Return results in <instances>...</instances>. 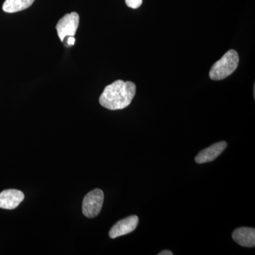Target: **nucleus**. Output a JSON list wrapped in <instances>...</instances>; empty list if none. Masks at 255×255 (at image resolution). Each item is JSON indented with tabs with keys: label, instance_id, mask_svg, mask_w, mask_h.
Here are the masks:
<instances>
[{
	"label": "nucleus",
	"instance_id": "nucleus-1",
	"mask_svg": "<svg viewBox=\"0 0 255 255\" xmlns=\"http://www.w3.org/2000/svg\"><path fill=\"white\" fill-rule=\"evenodd\" d=\"M136 87L132 82L117 80L105 87L100 97V104L110 110L127 108L135 97Z\"/></svg>",
	"mask_w": 255,
	"mask_h": 255
},
{
	"label": "nucleus",
	"instance_id": "nucleus-2",
	"mask_svg": "<svg viewBox=\"0 0 255 255\" xmlns=\"http://www.w3.org/2000/svg\"><path fill=\"white\" fill-rule=\"evenodd\" d=\"M239 63V55L235 50H228L222 58L213 65L210 70V78L221 80L236 71Z\"/></svg>",
	"mask_w": 255,
	"mask_h": 255
},
{
	"label": "nucleus",
	"instance_id": "nucleus-3",
	"mask_svg": "<svg viewBox=\"0 0 255 255\" xmlns=\"http://www.w3.org/2000/svg\"><path fill=\"white\" fill-rule=\"evenodd\" d=\"M104 195L103 191L100 189H96L89 192L85 196L82 202V213L84 216L89 219H93L98 216L103 206Z\"/></svg>",
	"mask_w": 255,
	"mask_h": 255
},
{
	"label": "nucleus",
	"instance_id": "nucleus-4",
	"mask_svg": "<svg viewBox=\"0 0 255 255\" xmlns=\"http://www.w3.org/2000/svg\"><path fill=\"white\" fill-rule=\"evenodd\" d=\"M80 22V16L78 13L67 14L60 18L56 25L57 33L61 41L68 36H74L76 33Z\"/></svg>",
	"mask_w": 255,
	"mask_h": 255
},
{
	"label": "nucleus",
	"instance_id": "nucleus-5",
	"mask_svg": "<svg viewBox=\"0 0 255 255\" xmlns=\"http://www.w3.org/2000/svg\"><path fill=\"white\" fill-rule=\"evenodd\" d=\"M138 222L139 219L137 216H130L121 220L111 228L109 233L110 237L114 239L132 233L137 228Z\"/></svg>",
	"mask_w": 255,
	"mask_h": 255
},
{
	"label": "nucleus",
	"instance_id": "nucleus-6",
	"mask_svg": "<svg viewBox=\"0 0 255 255\" xmlns=\"http://www.w3.org/2000/svg\"><path fill=\"white\" fill-rule=\"evenodd\" d=\"M24 199L22 191L17 189H6L0 193V208L12 210L18 207Z\"/></svg>",
	"mask_w": 255,
	"mask_h": 255
},
{
	"label": "nucleus",
	"instance_id": "nucleus-7",
	"mask_svg": "<svg viewBox=\"0 0 255 255\" xmlns=\"http://www.w3.org/2000/svg\"><path fill=\"white\" fill-rule=\"evenodd\" d=\"M226 147H227V142L225 141H221L213 144L212 145L210 146L207 148L201 150L196 156L195 161L196 163L204 164L214 160L222 153Z\"/></svg>",
	"mask_w": 255,
	"mask_h": 255
},
{
	"label": "nucleus",
	"instance_id": "nucleus-8",
	"mask_svg": "<svg viewBox=\"0 0 255 255\" xmlns=\"http://www.w3.org/2000/svg\"><path fill=\"white\" fill-rule=\"evenodd\" d=\"M233 239L240 246L246 248H254L255 246V230L253 228L242 227L235 230Z\"/></svg>",
	"mask_w": 255,
	"mask_h": 255
},
{
	"label": "nucleus",
	"instance_id": "nucleus-9",
	"mask_svg": "<svg viewBox=\"0 0 255 255\" xmlns=\"http://www.w3.org/2000/svg\"><path fill=\"white\" fill-rule=\"evenodd\" d=\"M35 0H5L3 11L6 13H15L27 9Z\"/></svg>",
	"mask_w": 255,
	"mask_h": 255
},
{
	"label": "nucleus",
	"instance_id": "nucleus-10",
	"mask_svg": "<svg viewBox=\"0 0 255 255\" xmlns=\"http://www.w3.org/2000/svg\"><path fill=\"white\" fill-rule=\"evenodd\" d=\"M142 0H126V4L132 9H137L141 6Z\"/></svg>",
	"mask_w": 255,
	"mask_h": 255
},
{
	"label": "nucleus",
	"instance_id": "nucleus-11",
	"mask_svg": "<svg viewBox=\"0 0 255 255\" xmlns=\"http://www.w3.org/2000/svg\"><path fill=\"white\" fill-rule=\"evenodd\" d=\"M75 43V38L73 36H68V44L69 46H73Z\"/></svg>",
	"mask_w": 255,
	"mask_h": 255
},
{
	"label": "nucleus",
	"instance_id": "nucleus-12",
	"mask_svg": "<svg viewBox=\"0 0 255 255\" xmlns=\"http://www.w3.org/2000/svg\"><path fill=\"white\" fill-rule=\"evenodd\" d=\"M173 253L169 251H163L159 253L158 255H172Z\"/></svg>",
	"mask_w": 255,
	"mask_h": 255
}]
</instances>
